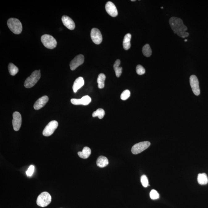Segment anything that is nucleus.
<instances>
[{
  "instance_id": "nucleus-4",
  "label": "nucleus",
  "mask_w": 208,
  "mask_h": 208,
  "mask_svg": "<svg viewBox=\"0 0 208 208\" xmlns=\"http://www.w3.org/2000/svg\"><path fill=\"white\" fill-rule=\"evenodd\" d=\"M52 199V196L50 194L47 192H44L39 195L37 198L36 203L40 207H46L50 204Z\"/></svg>"
},
{
  "instance_id": "nucleus-20",
  "label": "nucleus",
  "mask_w": 208,
  "mask_h": 208,
  "mask_svg": "<svg viewBox=\"0 0 208 208\" xmlns=\"http://www.w3.org/2000/svg\"><path fill=\"white\" fill-rule=\"evenodd\" d=\"M198 184L201 185L207 184L208 182L207 175L205 173L198 174Z\"/></svg>"
},
{
  "instance_id": "nucleus-32",
  "label": "nucleus",
  "mask_w": 208,
  "mask_h": 208,
  "mask_svg": "<svg viewBox=\"0 0 208 208\" xmlns=\"http://www.w3.org/2000/svg\"><path fill=\"white\" fill-rule=\"evenodd\" d=\"M131 1H135V0H131Z\"/></svg>"
},
{
  "instance_id": "nucleus-7",
  "label": "nucleus",
  "mask_w": 208,
  "mask_h": 208,
  "mask_svg": "<svg viewBox=\"0 0 208 208\" xmlns=\"http://www.w3.org/2000/svg\"><path fill=\"white\" fill-rule=\"evenodd\" d=\"M58 126V122L56 121H51L48 124L43 130V135L45 136L52 135L57 128Z\"/></svg>"
},
{
  "instance_id": "nucleus-11",
  "label": "nucleus",
  "mask_w": 208,
  "mask_h": 208,
  "mask_svg": "<svg viewBox=\"0 0 208 208\" xmlns=\"http://www.w3.org/2000/svg\"><path fill=\"white\" fill-rule=\"evenodd\" d=\"M22 123V117L21 114L18 112H15L13 114V125L14 130L18 131L21 128Z\"/></svg>"
},
{
  "instance_id": "nucleus-16",
  "label": "nucleus",
  "mask_w": 208,
  "mask_h": 208,
  "mask_svg": "<svg viewBox=\"0 0 208 208\" xmlns=\"http://www.w3.org/2000/svg\"><path fill=\"white\" fill-rule=\"evenodd\" d=\"M85 82L83 77H80L76 79L73 86L74 93H77V90L84 85Z\"/></svg>"
},
{
  "instance_id": "nucleus-17",
  "label": "nucleus",
  "mask_w": 208,
  "mask_h": 208,
  "mask_svg": "<svg viewBox=\"0 0 208 208\" xmlns=\"http://www.w3.org/2000/svg\"><path fill=\"white\" fill-rule=\"evenodd\" d=\"M109 161L108 158L105 156H101L98 158L97 161V164L98 166L101 168H103L106 167L108 165Z\"/></svg>"
},
{
  "instance_id": "nucleus-23",
  "label": "nucleus",
  "mask_w": 208,
  "mask_h": 208,
  "mask_svg": "<svg viewBox=\"0 0 208 208\" xmlns=\"http://www.w3.org/2000/svg\"><path fill=\"white\" fill-rule=\"evenodd\" d=\"M8 69L11 75L15 76L18 73L19 69L18 67L13 63H10L8 65Z\"/></svg>"
},
{
  "instance_id": "nucleus-34",
  "label": "nucleus",
  "mask_w": 208,
  "mask_h": 208,
  "mask_svg": "<svg viewBox=\"0 0 208 208\" xmlns=\"http://www.w3.org/2000/svg\"></svg>"
},
{
  "instance_id": "nucleus-3",
  "label": "nucleus",
  "mask_w": 208,
  "mask_h": 208,
  "mask_svg": "<svg viewBox=\"0 0 208 208\" xmlns=\"http://www.w3.org/2000/svg\"><path fill=\"white\" fill-rule=\"evenodd\" d=\"M41 77L40 70H35L32 73L30 76L26 79L24 86L26 88H29L35 86Z\"/></svg>"
},
{
  "instance_id": "nucleus-10",
  "label": "nucleus",
  "mask_w": 208,
  "mask_h": 208,
  "mask_svg": "<svg viewBox=\"0 0 208 208\" xmlns=\"http://www.w3.org/2000/svg\"><path fill=\"white\" fill-rule=\"evenodd\" d=\"M84 56L82 54H79L71 60L70 67L71 70L73 71L79 66L83 64L84 62Z\"/></svg>"
},
{
  "instance_id": "nucleus-5",
  "label": "nucleus",
  "mask_w": 208,
  "mask_h": 208,
  "mask_svg": "<svg viewBox=\"0 0 208 208\" xmlns=\"http://www.w3.org/2000/svg\"><path fill=\"white\" fill-rule=\"evenodd\" d=\"M41 41L45 47L48 49H54L57 45L56 40L53 37L50 35H43L41 38Z\"/></svg>"
},
{
  "instance_id": "nucleus-29",
  "label": "nucleus",
  "mask_w": 208,
  "mask_h": 208,
  "mask_svg": "<svg viewBox=\"0 0 208 208\" xmlns=\"http://www.w3.org/2000/svg\"><path fill=\"white\" fill-rule=\"evenodd\" d=\"M136 73L139 75H143L145 73V69L141 65H138L136 68Z\"/></svg>"
},
{
  "instance_id": "nucleus-1",
  "label": "nucleus",
  "mask_w": 208,
  "mask_h": 208,
  "mask_svg": "<svg viewBox=\"0 0 208 208\" xmlns=\"http://www.w3.org/2000/svg\"><path fill=\"white\" fill-rule=\"evenodd\" d=\"M169 24L174 31L178 36L182 38H185L189 36L188 32H186L187 27L185 25L182 20L179 18L173 17L169 20Z\"/></svg>"
},
{
  "instance_id": "nucleus-33",
  "label": "nucleus",
  "mask_w": 208,
  "mask_h": 208,
  "mask_svg": "<svg viewBox=\"0 0 208 208\" xmlns=\"http://www.w3.org/2000/svg\"><path fill=\"white\" fill-rule=\"evenodd\" d=\"M161 9H164V7H161Z\"/></svg>"
},
{
  "instance_id": "nucleus-15",
  "label": "nucleus",
  "mask_w": 208,
  "mask_h": 208,
  "mask_svg": "<svg viewBox=\"0 0 208 208\" xmlns=\"http://www.w3.org/2000/svg\"><path fill=\"white\" fill-rule=\"evenodd\" d=\"M48 100L49 98L47 96H43V97L40 98L34 104V109L35 110H40L46 105L48 102Z\"/></svg>"
},
{
  "instance_id": "nucleus-13",
  "label": "nucleus",
  "mask_w": 208,
  "mask_h": 208,
  "mask_svg": "<svg viewBox=\"0 0 208 208\" xmlns=\"http://www.w3.org/2000/svg\"><path fill=\"white\" fill-rule=\"evenodd\" d=\"M91 99L89 96H85L80 99H71V103L74 105H87L90 103Z\"/></svg>"
},
{
  "instance_id": "nucleus-25",
  "label": "nucleus",
  "mask_w": 208,
  "mask_h": 208,
  "mask_svg": "<svg viewBox=\"0 0 208 208\" xmlns=\"http://www.w3.org/2000/svg\"><path fill=\"white\" fill-rule=\"evenodd\" d=\"M105 114L104 110L102 108H99L95 111H94L92 114L93 117H98L99 119H101L104 117Z\"/></svg>"
},
{
  "instance_id": "nucleus-27",
  "label": "nucleus",
  "mask_w": 208,
  "mask_h": 208,
  "mask_svg": "<svg viewBox=\"0 0 208 208\" xmlns=\"http://www.w3.org/2000/svg\"><path fill=\"white\" fill-rule=\"evenodd\" d=\"M150 198L152 200L158 199L160 198V195L158 192L155 190H152L150 193Z\"/></svg>"
},
{
  "instance_id": "nucleus-18",
  "label": "nucleus",
  "mask_w": 208,
  "mask_h": 208,
  "mask_svg": "<svg viewBox=\"0 0 208 208\" xmlns=\"http://www.w3.org/2000/svg\"><path fill=\"white\" fill-rule=\"evenodd\" d=\"M77 154L80 158H83V159H86L90 156L91 150L89 147H85L82 151L78 152Z\"/></svg>"
},
{
  "instance_id": "nucleus-9",
  "label": "nucleus",
  "mask_w": 208,
  "mask_h": 208,
  "mask_svg": "<svg viewBox=\"0 0 208 208\" xmlns=\"http://www.w3.org/2000/svg\"><path fill=\"white\" fill-rule=\"evenodd\" d=\"M91 37L93 41L96 44H101L103 40L102 35L100 30L96 28H94L91 30Z\"/></svg>"
},
{
  "instance_id": "nucleus-24",
  "label": "nucleus",
  "mask_w": 208,
  "mask_h": 208,
  "mask_svg": "<svg viewBox=\"0 0 208 208\" xmlns=\"http://www.w3.org/2000/svg\"><path fill=\"white\" fill-rule=\"evenodd\" d=\"M142 52L144 55L147 57H149L151 56L152 51L149 45L146 44L143 48Z\"/></svg>"
},
{
  "instance_id": "nucleus-2",
  "label": "nucleus",
  "mask_w": 208,
  "mask_h": 208,
  "mask_svg": "<svg viewBox=\"0 0 208 208\" xmlns=\"http://www.w3.org/2000/svg\"><path fill=\"white\" fill-rule=\"evenodd\" d=\"M7 24L9 29L14 34L19 35L22 31V25L19 20L17 19H9L8 20Z\"/></svg>"
},
{
  "instance_id": "nucleus-19",
  "label": "nucleus",
  "mask_w": 208,
  "mask_h": 208,
  "mask_svg": "<svg viewBox=\"0 0 208 208\" xmlns=\"http://www.w3.org/2000/svg\"><path fill=\"white\" fill-rule=\"evenodd\" d=\"M131 34L129 33L127 34L124 37L123 44L124 49L126 50H128L131 47L130 41H131Z\"/></svg>"
},
{
  "instance_id": "nucleus-26",
  "label": "nucleus",
  "mask_w": 208,
  "mask_h": 208,
  "mask_svg": "<svg viewBox=\"0 0 208 208\" xmlns=\"http://www.w3.org/2000/svg\"><path fill=\"white\" fill-rule=\"evenodd\" d=\"M130 96V92L128 90H125L123 91L121 95V100H126L128 99Z\"/></svg>"
},
{
  "instance_id": "nucleus-22",
  "label": "nucleus",
  "mask_w": 208,
  "mask_h": 208,
  "mask_svg": "<svg viewBox=\"0 0 208 208\" xmlns=\"http://www.w3.org/2000/svg\"><path fill=\"white\" fill-rule=\"evenodd\" d=\"M106 76L103 73H101L98 75L97 78V83L98 87L100 89H102L105 87V81Z\"/></svg>"
},
{
  "instance_id": "nucleus-31",
  "label": "nucleus",
  "mask_w": 208,
  "mask_h": 208,
  "mask_svg": "<svg viewBox=\"0 0 208 208\" xmlns=\"http://www.w3.org/2000/svg\"><path fill=\"white\" fill-rule=\"evenodd\" d=\"M184 41H185V42H187L188 41V40H184Z\"/></svg>"
},
{
  "instance_id": "nucleus-30",
  "label": "nucleus",
  "mask_w": 208,
  "mask_h": 208,
  "mask_svg": "<svg viewBox=\"0 0 208 208\" xmlns=\"http://www.w3.org/2000/svg\"><path fill=\"white\" fill-rule=\"evenodd\" d=\"M35 168V166L34 165H32L29 166L27 171L26 172V174L27 175V177H31L33 175Z\"/></svg>"
},
{
  "instance_id": "nucleus-21",
  "label": "nucleus",
  "mask_w": 208,
  "mask_h": 208,
  "mask_svg": "<svg viewBox=\"0 0 208 208\" xmlns=\"http://www.w3.org/2000/svg\"><path fill=\"white\" fill-rule=\"evenodd\" d=\"M120 64V60H117L115 62L114 66H113V68H114L115 72L116 75L118 77H120L122 72V68L119 67Z\"/></svg>"
},
{
  "instance_id": "nucleus-8",
  "label": "nucleus",
  "mask_w": 208,
  "mask_h": 208,
  "mask_svg": "<svg viewBox=\"0 0 208 208\" xmlns=\"http://www.w3.org/2000/svg\"><path fill=\"white\" fill-rule=\"evenodd\" d=\"M190 83L193 94L195 95H199L200 94L199 81L196 76L192 75L190 76Z\"/></svg>"
},
{
  "instance_id": "nucleus-14",
  "label": "nucleus",
  "mask_w": 208,
  "mask_h": 208,
  "mask_svg": "<svg viewBox=\"0 0 208 208\" xmlns=\"http://www.w3.org/2000/svg\"><path fill=\"white\" fill-rule=\"evenodd\" d=\"M62 21L64 26L70 30H74L75 28V23L69 17L66 16V15H64L62 17Z\"/></svg>"
},
{
  "instance_id": "nucleus-6",
  "label": "nucleus",
  "mask_w": 208,
  "mask_h": 208,
  "mask_svg": "<svg viewBox=\"0 0 208 208\" xmlns=\"http://www.w3.org/2000/svg\"><path fill=\"white\" fill-rule=\"evenodd\" d=\"M150 145V143L148 141L139 142L135 144L131 148V152L133 154H138L148 148Z\"/></svg>"
},
{
  "instance_id": "nucleus-12",
  "label": "nucleus",
  "mask_w": 208,
  "mask_h": 208,
  "mask_svg": "<svg viewBox=\"0 0 208 208\" xmlns=\"http://www.w3.org/2000/svg\"><path fill=\"white\" fill-rule=\"evenodd\" d=\"M106 11L110 16L115 17L117 16L118 12L117 9L115 5L111 2H107L105 6Z\"/></svg>"
},
{
  "instance_id": "nucleus-28",
  "label": "nucleus",
  "mask_w": 208,
  "mask_h": 208,
  "mask_svg": "<svg viewBox=\"0 0 208 208\" xmlns=\"http://www.w3.org/2000/svg\"><path fill=\"white\" fill-rule=\"evenodd\" d=\"M141 182L143 186L144 187H147L149 185L148 178L145 175H143L141 177Z\"/></svg>"
}]
</instances>
